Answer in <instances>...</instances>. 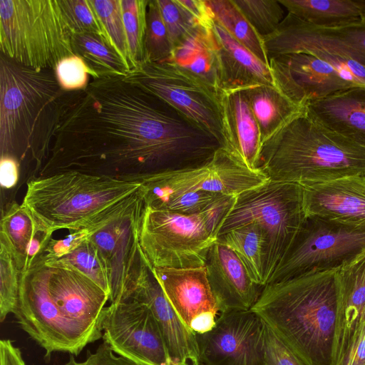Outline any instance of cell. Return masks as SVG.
<instances>
[{
	"label": "cell",
	"instance_id": "obj_1",
	"mask_svg": "<svg viewBox=\"0 0 365 365\" xmlns=\"http://www.w3.org/2000/svg\"><path fill=\"white\" fill-rule=\"evenodd\" d=\"M51 160L74 166L134 168L138 174L200 165L222 148L211 134L125 76L89 77L65 91Z\"/></svg>",
	"mask_w": 365,
	"mask_h": 365
},
{
	"label": "cell",
	"instance_id": "obj_2",
	"mask_svg": "<svg viewBox=\"0 0 365 365\" xmlns=\"http://www.w3.org/2000/svg\"><path fill=\"white\" fill-rule=\"evenodd\" d=\"M306 365H334L339 269L267 284L251 309Z\"/></svg>",
	"mask_w": 365,
	"mask_h": 365
},
{
	"label": "cell",
	"instance_id": "obj_3",
	"mask_svg": "<svg viewBox=\"0 0 365 365\" xmlns=\"http://www.w3.org/2000/svg\"><path fill=\"white\" fill-rule=\"evenodd\" d=\"M140 182L76 170L61 171L27 183L22 204L48 232L107 225L143 202Z\"/></svg>",
	"mask_w": 365,
	"mask_h": 365
},
{
	"label": "cell",
	"instance_id": "obj_4",
	"mask_svg": "<svg viewBox=\"0 0 365 365\" xmlns=\"http://www.w3.org/2000/svg\"><path fill=\"white\" fill-rule=\"evenodd\" d=\"M258 169L271 180L299 184L365 177V148L302 107L262 143Z\"/></svg>",
	"mask_w": 365,
	"mask_h": 365
},
{
	"label": "cell",
	"instance_id": "obj_5",
	"mask_svg": "<svg viewBox=\"0 0 365 365\" xmlns=\"http://www.w3.org/2000/svg\"><path fill=\"white\" fill-rule=\"evenodd\" d=\"M64 92L55 71L26 67L0 53L1 156L49 148Z\"/></svg>",
	"mask_w": 365,
	"mask_h": 365
},
{
	"label": "cell",
	"instance_id": "obj_6",
	"mask_svg": "<svg viewBox=\"0 0 365 365\" xmlns=\"http://www.w3.org/2000/svg\"><path fill=\"white\" fill-rule=\"evenodd\" d=\"M236 196L225 195L205 211L183 215L145 207L139 244L153 267L196 268L205 266L210 247Z\"/></svg>",
	"mask_w": 365,
	"mask_h": 365
},
{
	"label": "cell",
	"instance_id": "obj_7",
	"mask_svg": "<svg viewBox=\"0 0 365 365\" xmlns=\"http://www.w3.org/2000/svg\"><path fill=\"white\" fill-rule=\"evenodd\" d=\"M72 38L58 0H0V51L10 60L55 71L75 55Z\"/></svg>",
	"mask_w": 365,
	"mask_h": 365
},
{
	"label": "cell",
	"instance_id": "obj_8",
	"mask_svg": "<svg viewBox=\"0 0 365 365\" xmlns=\"http://www.w3.org/2000/svg\"><path fill=\"white\" fill-rule=\"evenodd\" d=\"M305 217L301 185L269 180L262 185L236 197L218 236L247 224L259 226L267 240L268 282L294 241Z\"/></svg>",
	"mask_w": 365,
	"mask_h": 365
},
{
	"label": "cell",
	"instance_id": "obj_9",
	"mask_svg": "<svg viewBox=\"0 0 365 365\" xmlns=\"http://www.w3.org/2000/svg\"><path fill=\"white\" fill-rule=\"evenodd\" d=\"M364 253L365 226L306 216L267 284L305 274L339 269Z\"/></svg>",
	"mask_w": 365,
	"mask_h": 365
},
{
	"label": "cell",
	"instance_id": "obj_10",
	"mask_svg": "<svg viewBox=\"0 0 365 365\" xmlns=\"http://www.w3.org/2000/svg\"><path fill=\"white\" fill-rule=\"evenodd\" d=\"M125 77L166 101L229 150L230 138L221 93L171 62L144 61Z\"/></svg>",
	"mask_w": 365,
	"mask_h": 365
},
{
	"label": "cell",
	"instance_id": "obj_11",
	"mask_svg": "<svg viewBox=\"0 0 365 365\" xmlns=\"http://www.w3.org/2000/svg\"><path fill=\"white\" fill-rule=\"evenodd\" d=\"M140 182L143 202L158 196L180 192L204 191L225 195H238L258 187L269 179L253 171L221 148L207 162L180 170L126 175Z\"/></svg>",
	"mask_w": 365,
	"mask_h": 365
},
{
	"label": "cell",
	"instance_id": "obj_12",
	"mask_svg": "<svg viewBox=\"0 0 365 365\" xmlns=\"http://www.w3.org/2000/svg\"><path fill=\"white\" fill-rule=\"evenodd\" d=\"M103 339L138 365H171L158 324L144 303L128 298L106 307Z\"/></svg>",
	"mask_w": 365,
	"mask_h": 365
},
{
	"label": "cell",
	"instance_id": "obj_13",
	"mask_svg": "<svg viewBox=\"0 0 365 365\" xmlns=\"http://www.w3.org/2000/svg\"><path fill=\"white\" fill-rule=\"evenodd\" d=\"M50 268L43 256L21 272L19 299L13 314L19 326L46 351L78 356V348L61 319L48 289Z\"/></svg>",
	"mask_w": 365,
	"mask_h": 365
},
{
	"label": "cell",
	"instance_id": "obj_14",
	"mask_svg": "<svg viewBox=\"0 0 365 365\" xmlns=\"http://www.w3.org/2000/svg\"><path fill=\"white\" fill-rule=\"evenodd\" d=\"M271 56L306 53L326 61L359 86H365V55L348 44L336 29L312 26L287 13L277 30L263 38Z\"/></svg>",
	"mask_w": 365,
	"mask_h": 365
},
{
	"label": "cell",
	"instance_id": "obj_15",
	"mask_svg": "<svg viewBox=\"0 0 365 365\" xmlns=\"http://www.w3.org/2000/svg\"><path fill=\"white\" fill-rule=\"evenodd\" d=\"M52 301L73 340L82 351L103 336V319L109 294L76 271L49 267Z\"/></svg>",
	"mask_w": 365,
	"mask_h": 365
},
{
	"label": "cell",
	"instance_id": "obj_16",
	"mask_svg": "<svg viewBox=\"0 0 365 365\" xmlns=\"http://www.w3.org/2000/svg\"><path fill=\"white\" fill-rule=\"evenodd\" d=\"M264 322L252 310L220 313L196 334L200 365H264Z\"/></svg>",
	"mask_w": 365,
	"mask_h": 365
},
{
	"label": "cell",
	"instance_id": "obj_17",
	"mask_svg": "<svg viewBox=\"0 0 365 365\" xmlns=\"http://www.w3.org/2000/svg\"><path fill=\"white\" fill-rule=\"evenodd\" d=\"M275 86L299 108L307 103L359 86L326 61L306 53L269 57Z\"/></svg>",
	"mask_w": 365,
	"mask_h": 365
},
{
	"label": "cell",
	"instance_id": "obj_18",
	"mask_svg": "<svg viewBox=\"0 0 365 365\" xmlns=\"http://www.w3.org/2000/svg\"><path fill=\"white\" fill-rule=\"evenodd\" d=\"M144 202L96 232L90 240L96 247L110 273V303L127 298L143 259L139 228Z\"/></svg>",
	"mask_w": 365,
	"mask_h": 365
},
{
	"label": "cell",
	"instance_id": "obj_19",
	"mask_svg": "<svg viewBox=\"0 0 365 365\" xmlns=\"http://www.w3.org/2000/svg\"><path fill=\"white\" fill-rule=\"evenodd\" d=\"M151 268L166 298L182 322L196 334L210 330L220 312L205 266Z\"/></svg>",
	"mask_w": 365,
	"mask_h": 365
},
{
	"label": "cell",
	"instance_id": "obj_20",
	"mask_svg": "<svg viewBox=\"0 0 365 365\" xmlns=\"http://www.w3.org/2000/svg\"><path fill=\"white\" fill-rule=\"evenodd\" d=\"M130 297L144 303L153 312L164 339L171 365H200L196 333L182 322L173 308L145 255L131 285L128 298Z\"/></svg>",
	"mask_w": 365,
	"mask_h": 365
},
{
	"label": "cell",
	"instance_id": "obj_21",
	"mask_svg": "<svg viewBox=\"0 0 365 365\" xmlns=\"http://www.w3.org/2000/svg\"><path fill=\"white\" fill-rule=\"evenodd\" d=\"M300 185L306 216L365 226V177L352 176Z\"/></svg>",
	"mask_w": 365,
	"mask_h": 365
},
{
	"label": "cell",
	"instance_id": "obj_22",
	"mask_svg": "<svg viewBox=\"0 0 365 365\" xmlns=\"http://www.w3.org/2000/svg\"><path fill=\"white\" fill-rule=\"evenodd\" d=\"M205 268L220 313L252 308L264 287L252 279L231 248L217 240L208 251Z\"/></svg>",
	"mask_w": 365,
	"mask_h": 365
},
{
	"label": "cell",
	"instance_id": "obj_23",
	"mask_svg": "<svg viewBox=\"0 0 365 365\" xmlns=\"http://www.w3.org/2000/svg\"><path fill=\"white\" fill-rule=\"evenodd\" d=\"M220 63L222 90L275 86L269 66L232 36L214 19L211 25Z\"/></svg>",
	"mask_w": 365,
	"mask_h": 365
},
{
	"label": "cell",
	"instance_id": "obj_24",
	"mask_svg": "<svg viewBox=\"0 0 365 365\" xmlns=\"http://www.w3.org/2000/svg\"><path fill=\"white\" fill-rule=\"evenodd\" d=\"M334 132L365 148V86H356L304 106Z\"/></svg>",
	"mask_w": 365,
	"mask_h": 365
},
{
	"label": "cell",
	"instance_id": "obj_25",
	"mask_svg": "<svg viewBox=\"0 0 365 365\" xmlns=\"http://www.w3.org/2000/svg\"><path fill=\"white\" fill-rule=\"evenodd\" d=\"M52 234L46 231L23 204H9L1 220L0 240L5 242L21 272L44 253Z\"/></svg>",
	"mask_w": 365,
	"mask_h": 365
},
{
	"label": "cell",
	"instance_id": "obj_26",
	"mask_svg": "<svg viewBox=\"0 0 365 365\" xmlns=\"http://www.w3.org/2000/svg\"><path fill=\"white\" fill-rule=\"evenodd\" d=\"M221 98L230 138L227 153L248 169L259 171L261 133L245 90L223 91Z\"/></svg>",
	"mask_w": 365,
	"mask_h": 365
},
{
	"label": "cell",
	"instance_id": "obj_27",
	"mask_svg": "<svg viewBox=\"0 0 365 365\" xmlns=\"http://www.w3.org/2000/svg\"><path fill=\"white\" fill-rule=\"evenodd\" d=\"M211 25L195 27L174 48L170 62L222 93L220 63Z\"/></svg>",
	"mask_w": 365,
	"mask_h": 365
},
{
	"label": "cell",
	"instance_id": "obj_28",
	"mask_svg": "<svg viewBox=\"0 0 365 365\" xmlns=\"http://www.w3.org/2000/svg\"><path fill=\"white\" fill-rule=\"evenodd\" d=\"M302 21L324 29L361 25L359 8L354 0H278Z\"/></svg>",
	"mask_w": 365,
	"mask_h": 365
},
{
	"label": "cell",
	"instance_id": "obj_29",
	"mask_svg": "<svg viewBox=\"0 0 365 365\" xmlns=\"http://www.w3.org/2000/svg\"><path fill=\"white\" fill-rule=\"evenodd\" d=\"M244 90L260 130L262 145L301 108L274 86L258 85Z\"/></svg>",
	"mask_w": 365,
	"mask_h": 365
},
{
	"label": "cell",
	"instance_id": "obj_30",
	"mask_svg": "<svg viewBox=\"0 0 365 365\" xmlns=\"http://www.w3.org/2000/svg\"><path fill=\"white\" fill-rule=\"evenodd\" d=\"M217 240L237 254L257 284L267 285V240L259 226L244 225L219 235Z\"/></svg>",
	"mask_w": 365,
	"mask_h": 365
},
{
	"label": "cell",
	"instance_id": "obj_31",
	"mask_svg": "<svg viewBox=\"0 0 365 365\" xmlns=\"http://www.w3.org/2000/svg\"><path fill=\"white\" fill-rule=\"evenodd\" d=\"M72 43L74 54L84 61L92 78L126 76L131 71L115 50L98 36L74 34Z\"/></svg>",
	"mask_w": 365,
	"mask_h": 365
},
{
	"label": "cell",
	"instance_id": "obj_32",
	"mask_svg": "<svg viewBox=\"0 0 365 365\" xmlns=\"http://www.w3.org/2000/svg\"><path fill=\"white\" fill-rule=\"evenodd\" d=\"M213 19L257 58L269 66L263 38L233 0H206Z\"/></svg>",
	"mask_w": 365,
	"mask_h": 365
},
{
	"label": "cell",
	"instance_id": "obj_33",
	"mask_svg": "<svg viewBox=\"0 0 365 365\" xmlns=\"http://www.w3.org/2000/svg\"><path fill=\"white\" fill-rule=\"evenodd\" d=\"M43 259L45 264L49 267L65 268L81 273L100 286L110 296L109 270L90 239L64 257L55 259Z\"/></svg>",
	"mask_w": 365,
	"mask_h": 365
},
{
	"label": "cell",
	"instance_id": "obj_34",
	"mask_svg": "<svg viewBox=\"0 0 365 365\" xmlns=\"http://www.w3.org/2000/svg\"><path fill=\"white\" fill-rule=\"evenodd\" d=\"M340 284L339 317H351L365 314V253L354 262L339 269ZM347 325V326H348Z\"/></svg>",
	"mask_w": 365,
	"mask_h": 365
},
{
	"label": "cell",
	"instance_id": "obj_35",
	"mask_svg": "<svg viewBox=\"0 0 365 365\" xmlns=\"http://www.w3.org/2000/svg\"><path fill=\"white\" fill-rule=\"evenodd\" d=\"M173 47L163 20L157 0H148L144 41V61L170 62Z\"/></svg>",
	"mask_w": 365,
	"mask_h": 365
},
{
	"label": "cell",
	"instance_id": "obj_36",
	"mask_svg": "<svg viewBox=\"0 0 365 365\" xmlns=\"http://www.w3.org/2000/svg\"><path fill=\"white\" fill-rule=\"evenodd\" d=\"M91 1L99 16L110 46L132 71L135 66L129 53L120 0Z\"/></svg>",
	"mask_w": 365,
	"mask_h": 365
},
{
	"label": "cell",
	"instance_id": "obj_37",
	"mask_svg": "<svg viewBox=\"0 0 365 365\" xmlns=\"http://www.w3.org/2000/svg\"><path fill=\"white\" fill-rule=\"evenodd\" d=\"M223 196L225 195L215 192L188 191L158 196L143 202L146 207L195 215L205 211Z\"/></svg>",
	"mask_w": 365,
	"mask_h": 365
},
{
	"label": "cell",
	"instance_id": "obj_38",
	"mask_svg": "<svg viewBox=\"0 0 365 365\" xmlns=\"http://www.w3.org/2000/svg\"><path fill=\"white\" fill-rule=\"evenodd\" d=\"M148 0H120L129 53L135 68L145 60L144 41Z\"/></svg>",
	"mask_w": 365,
	"mask_h": 365
},
{
	"label": "cell",
	"instance_id": "obj_39",
	"mask_svg": "<svg viewBox=\"0 0 365 365\" xmlns=\"http://www.w3.org/2000/svg\"><path fill=\"white\" fill-rule=\"evenodd\" d=\"M262 38L272 34L284 20V7L278 0H233Z\"/></svg>",
	"mask_w": 365,
	"mask_h": 365
},
{
	"label": "cell",
	"instance_id": "obj_40",
	"mask_svg": "<svg viewBox=\"0 0 365 365\" xmlns=\"http://www.w3.org/2000/svg\"><path fill=\"white\" fill-rule=\"evenodd\" d=\"M58 1L65 20L73 34L96 35L110 45L101 21L91 0Z\"/></svg>",
	"mask_w": 365,
	"mask_h": 365
},
{
	"label": "cell",
	"instance_id": "obj_41",
	"mask_svg": "<svg viewBox=\"0 0 365 365\" xmlns=\"http://www.w3.org/2000/svg\"><path fill=\"white\" fill-rule=\"evenodd\" d=\"M21 270L7 245L0 240V320L13 313L20 289Z\"/></svg>",
	"mask_w": 365,
	"mask_h": 365
},
{
	"label": "cell",
	"instance_id": "obj_42",
	"mask_svg": "<svg viewBox=\"0 0 365 365\" xmlns=\"http://www.w3.org/2000/svg\"><path fill=\"white\" fill-rule=\"evenodd\" d=\"M173 49L198 26L178 0H157Z\"/></svg>",
	"mask_w": 365,
	"mask_h": 365
},
{
	"label": "cell",
	"instance_id": "obj_43",
	"mask_svg": "<svg viewBox=\"0 0 365 365\" xmlns=\"http://www.w3.org/2000/svg\"><path fill=\"white\" fill-rule=\"evenodd\" d=\"M55 73L60 86L65 91L84 88L89 81L88 68L84 61L76 55L62 59Z\"/></svg>",
	"mask_w": 365,
	"mask_h": 365
},
{
	"label": "cell",
	"instance_id": "obj_44",
	"mask_svg": "<svg viewBox=\"0 0 365 365\" xmlns=\"http://www.w3.org/2000/svg\"><path fill=\"white\" fill-rule=\"evenodd\" d=\"M264 354V365H306L265 322Z\"/></svg>",
	"mask_w": 365,
	"mask_h": 365
},
{
	"label": "cell",
	"instance_id": "obj_45",
	"mask_svg": "<svg viewBox=\"0 0 365 365\" xmlns=\"http://www.w3.org/2000/svg\"><path fill=\"white\" fill-rule=\"evenodd\" d=\"M107 225H98L73 231L61 240L51 238L45 248L43 258L55 259L70 254Z\"/></svg>",
	"mask_w": 365,
	"mask_h": 365
},
{
	"label": "cell",
	"instance_id": "obj_46",
	"mask_svg": "<svg viewBox=\"0 0 365 365\" xmlns=\"http://www.w3.org/2000/svg\"><path fill=\"white\" fill-rule=\"evenodd\" d=\"M88 353L86 359L81 362L76 361L74 355L71 354L69 360L64 365H138L123 356H117L105 341L94 352Z\"/></svg>",
	"mask_w": 365,
	"mask_h": 365
},
{
	"label": "cell",
	"instance_id": "obj_47",
	"mask_svg": "<svg viewBox=\"0 0 365 365\" xmlns=\"http://www.w3.org/2000/svg\"><path fill=\"white\" fill-rule=\"evenodd\" d=\"M344 365H365V314L361 317Z\"/></svg>",
	"mask_w": 365,
	"mask_h": 365
},
{
	"label": "cell",
	"instance_id": "obj_48",
	"mask_svg": "<svg viewBox=\"0 0 365 365\" xmlns=\"http://www.w3.org/2000/svg\"><path fill=\"white\" fill-rule=\"evenodd\" d=\"M178 2L197 26L208 27L211 25L213 16L206 0H178Z\"/></svg>",
	"mask_w": 365,
	"mask_h": 365
},
{
	"label": "cell",
	"instance_id": "obj_49",
	"mask_svg": "<svg viewBox=\"0 0 365 365\" xmlns=\"http://www.w3.org/2000/svg\"><path fill=\"white\" fill-rule=\"evenodd\" d=\"M19 179V163L17 160L7 155H2L0 163L1 186L9 189L16 185Z\"/></svg>",
	"mask_w": 365,
	"mask_h": 365
},
{
	"label": "cell",
	"instance_id": "obj_50",
	"mask_svg": "<svg viewBox=\"0 0 365 365\" xmlns=\"http://www.w3.org/2000/svg\"><path fill=\"white\" fill-rule=\"evenodd\" d=\"M335 29L348 44L365 55V26L361 24Z\"/></svg>",
	"mask_w": 365,
	"mask_h": 365
},
{
	"label": "cell",
	"instance_id": "obj_51",
	"mask_svg": "<svg viewBox=\"0 0 365 365\" xmlns=\"http://www.w3.org/2000/svg\"><path fill=\"white\" fill-rule=\"evenodd\" d=\"M0 365H26L21 350L10 339L0 341Z\"/></svg>",
	"mask_w": 365,
	"mask_h": 365
},
{
	"label": "cell",
	"instance_id": "obj_52",
	"mask_svg": "<svg viewBox=\"0 0 365 365\" xmlns=\"http://www.w3.org/2000/svg\"><path fill=\"white\" fill-rule=\"evenodd\" d=\"M356 4L358 5L361 16L362 25L365 26V0H354Z\"/></svg>",
	"mask_w": 365,
	"mask_h": 365
}]
</instances>
